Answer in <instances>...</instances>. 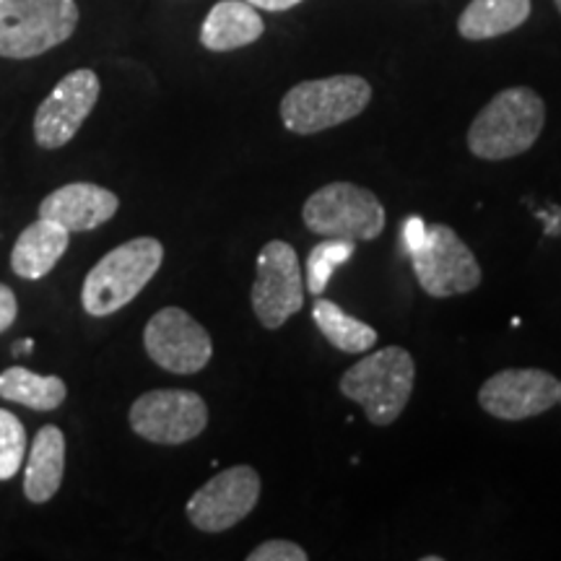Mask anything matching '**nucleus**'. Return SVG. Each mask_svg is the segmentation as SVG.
<instances>
[{"label":"nucleus","instance_id":"obj_28","mask_svg":"<svg viewBox=\"0 0 561 561\" xmlns=\"http://www.w3.org/2000/svg\"><path fill=\"white\" fill-rule=\"evenodd\" d=\"M559 405H561V382H559Z\"/></svg>","mask_w":561,"mask_h":561},{"label":"nucleus","instance_id":"obj_27","mask_svg":"<svg viewBox=\"0 0 561 561\" xmlns=\"http://www.w3.org/2000/svg\"><path fill=\"white\" fill-rule=\"evenodd\" d=\"M553 3H557V9H559V13H561V0H553Z\"/></svg>","mask_w":561,"mask_h":561},{"label":"nucleus","instance_id":"obj_2","mask_svg":"<svg viewBox=\"0 0 561 561\" xmlns=\"http://www.w3.org/2000/svg\"><path fill=\"white\" fill-rule=\"evenodd\" d=\"M164 261V244L153 237L136 240L110 250L83 280L81 301L91 318H107L123 310L149 286Z\"/></svg>","mask_w":561,"mask_h":561},{"label":"nucleus","instance_id":"obj_19","mask_svg":"<svg viewBox=\"0 0 561 561\" xmlns=\"http://www.w3.org/2000/svg\"><path fill=\"white\" fill-rule=\"evenodd\" d=\"M68 396L60 377H42L24 367H9L0 375V398L26 405L32 411H55Z\"/></svg>","mask_w":561,"mask_h":561},{"label":"nucleus","instance_id":"obj_11","mask_svg":"<svg viewBox=\"0 0 561 561\" xmlns=\"http://www.w3.org/2000/svg\"><path fill=\"white\" fill-rule=\"evenodd\" d=\"M261 476L252 466H234L203 483L187 502V520L203 533H224L242 523L261 500Z\"/></svg>","mask_w":561,"mask_h":561},{"label":"nucleus","instance_id":"obj_18","mask_svg":"<svg viewBox=\"0 0 561 561\" xmlns=\"http://www.w3.org/2000/svg\"><path fill=\"white\" fill-rule=\"evenodd\" d=\"M530 9V0H471L458 19V34L471 42L502 37L523 26Z\"/></svg>","mask_w":561,"mask_h":561},{"label":"nucleus","instance_id":"obj_26","mask_svg":"<svg viewBox=\"0 0 561 561\" xmlns=\"http://www.w3.org/2000/svg\"><path fill=\"white\" fill-rule=\"evenodd\" d=\"M250 5H255L257 11H273V13H278V11H289V9H294V5H299L301 0H248Z\"/></svg>","mask_w":561,"mask_h":561},{"label":"nucleus","instance_id":"obj_8","mask_svg":"<svg viewBox=\"0 0 561 561\" xmlns=\"http://www.w3.org/2000/svg\"><path fill=\"white\" fill-rule=\"evenodd\" d=\"M252 310L263 328L278 331L291 314L305 305V278H301L297 250L284 240H271L257 255L255 284H252Z\"/></svg>","mask_w":561,"mask_h":561},{"label":"nucleus","instance_id":"obj_13","mask_svg":"<svg viewBox=\"0 0 561 561\" xmlns=\"http://www.w3.org/2000/svg\"><path fill=\"white\" fill-rule=\"evenodd\" d=\"M559 382L546 369H502L481 385L479 403L494 419L525 421L559 405Z\"/></svg>","mask_w":561,"mask_h":561},{"label":"nucleus","instance_id":"obj_17","mask_svg":"<svg viewBox=\"0 0 561 561\" xmlns=\"http://www.w3.org/2000/svg\"><path fill=\"white\" fill-rule=\"evenodd\" d=\"M66 473V437L55 424L42 426L30 450L24 471V494L34 504L50 502Z\"/></svg>","mask_w":561,"mask_h":561},{"label":"nucleus","instance_id":"obj_3","mask_svg":"<svg viewBox=\"0 0 561 561\" xmlns=\"http://www.w3.org/2000/svg\"><path fill=\"white\" fill-rule=\"evenodd\" d=\"M416 362L401 346H388L364 356L341 377V392L359 403L371 426H390L411 401Z\"/></svg>","mask_w":561,"mask_h":561},{"label":"nucleus","instance_id":"obj_23","mask_svg":"<svg viewBox=\"0 0 561 561\" xmlns=\"http://www.w3.org/2000/svg\"><path fill=\"white\" fill-rule=\"evenodd\" d=\"M307 551L294 541H265L248 553V561H307Z\"/></svg>","mask_w":561,"mask_h":561},{"label":"nucleus","instance_id":"obj_6","mask_svg":"<svg viewBox=\"0 0 561 561\" xmlns=\"http://www.w3.org/2000/svg\"><path fill=\"white\" fill-rule=\"evenodd\" d=\"M301 219L322 240L371 242L385 229V206L367 187L354 182H331L307 198Z\"/></svg>","mask_w":561,"mask_h":561},{"label":"nucleus","instance_id":"obj_21","mask_svg":"<svg viewBox=\"0 0 561 561\" xmlns=\"http://www.w3.org/2000/svg\"><path fill=\"white\" fill-rule=\"evenodd\" d=\"M356 242L351 240H325L314 244L310 257H307V289L314 297H322V291L328 289V280H331L333 271L351 261L354 255Z\"/></svg>","mask_w":561,"mask_h":561},{"label":"nucleus","instance_id":"obj_10","mask_svg":"<svg viewBox=\"0 0 561 561\" xmlns=\"http://www.w3.org/2000/svg\"><path fill=\"white\" fill-rule=\"evenodd\" d=\"M144 346L153 364L174 375H195L214 356L206 328L180 307H164L146 322Z\"/></svg>","mask_w":561,"mask_h":561},{"label":"nucleus","instance_id":"obj_9","mask_svg":"<svg viewBox=\"0 0 561 561\" xmlns=\"http://www.w3.org/2000/svg\"><path fill=\"white\" fill-rule=\"evenodd\" d=\"M130 426L153 445H185L208 426V405L193 390H151L130 405Z\"/></svg>","mask_w":561,"mask_h":561},{"label":"nucleus","instance_id":"obj_24","mask_svg":"<svg viewBox=\"0 0 561 561\" xmlns=\"http://www.w3.org/2000/svg\"><path fill=\"white\" fill-rule=\"evenodd\" d=\"M16 314H19L16 294H13L5 284H0V333L9 331L13 322H16Z\"/></svg>","mask_w":561,"mask_h":561},{"label":"nucleus","instance_id":"obj_16","mask_svg":"<svg viewBox=\"0 0 561 561\" xmlns=\"http://www.w3.org/2000/svg\"><path fill=\"white\" fill-rule=\"evenodd\" d=\"M70 242V231L58 221L39 219L19 234L11 252V268L19 278L39 280L50 273Z\"/></svg>","mask_w":561,"mask_h":561},{"label":"nucleus","instance_id":"obj_22","mask_svg":"<svg viewBox=\"0 0 561 561\" xmlns=\"http://www.w3.org/2000/svg\"><path fill=\"white\" fill-rule=\"evenodd\" d=\"M26 455L24 424L11 411L0 409V481H9L19 473Z\"/></svg>","mask_w":561,"mask_h":561},{"label":"nucleus","instance_id":"obj_7","mask_svg":"<svg viewBox=\"0 0 561 561\" xmlns=\"http://www.w3.org/2000/svg\"><path fill=\"white\" fill-rule=\"evenodd\" d=\"M409 252L421 289L434 299L473 291L483 278L471 248L445 224L426 227L424 240Z\"/></svg>","mask_w":561,"mask_h":561},{"label":"nucleus","instance_id":"obj_15","mask_svg":"<svg viewBox=\"0 0 561 561\" xmlns=\"http://www.w3.org/2000/svg\"><path fill=\"white\" fill-rule=\"evenodd\" d=\"M265 24L248 0H219L201 26V45L210 53H231L263 37Z\"/></svg>","mask_w":561,"mask_h":561},{"label":"nucleus","instance_id":"obj_4","mask_svg":"<svg viewBox=\"0 0 561 561\" xmlns=\"http://www.w3.org/2000/svg\"><path fill=\"white\" fill-rule=\"evenodd\" d=\"M371 102L367 79L354 73L301 81L280 100V121L297 136H314L359 117Z\"/></svg>","mask_w":561,"mask_h":561},{"label":"nucleus","instance_id":"obj_14","mask_svg":"<svg viewBox=\"0 0 561 561\" xmlns=\"http://www.w3.org/2000/svg\"><path fill=\"white\" fill-rule=\"evenodd\" d=\"M121 208V198L91 182H70L39 203L42 219L58 221L68 231H91L107 224Z\"/></svg>","mask_w":561,"mask_h":561},{"label":"nucleus","instance_id":"obj_5","mask_svg":"<svg viewBox=\"0 0 561 561\" xmlns=\"http://www.w3.org/2000/svg\"><path fill=\"white\" fill-rule=\"evenodd\" d=\"M79 26L76 0H0V58L26 60L50 53Z\"/></svg>","mask_w":561,"mask_h":561},{"label":"nucleus","instance_id":"obj_1","mask_svg":"<svg viewBox=\"0 0 561 561\" xmlns=\"http://www.w3.org/2000/svg\"><path fill=\"white\" fill-rule=\"evenodd\" d=\"M546 125V102L528 87H510L483 107L468 128V149L486 161L515 159L536 146Z\"/></svg>","mask_w":561,"mask_h":561},{"label":"nucleus","instance_id":"obj_20","mask_svg":"<svg viewBox=\"0 0 561 561\" xmlns=\"http://www.w3.org/2000/svg\"><path fill=\"white\" fill-rule=\"evenodd\" d=\"M314 310L312 318L318 322V331L325 335L328 343L335 346L343 354H364L377 343V331L369 328L367 322L359 318H351L348 312H343L339 305L331 299L314 297Z\"/></svg>","mask_w":561,"mask_h":561},{"label":"nucleus","instance_id":"obj_25","mask_svg":"<svg viewBox=\"0 0 561 561\" xmlns=\"http://www.w3.org/2000/svg\"><path fill=\"white\" fill-rule=\"evenodd\" d=\"M424 221H421L419 216H411V221L405 224V244H409V250H413L421 240H424Z\"/></svg>","mask_w":561,"mask_h":561},{"label":"nucleus","instance_id":"obj_12","mask_svg":"<svg viewBox=\"0 0 561 561\" xmlns=\"http://www.w3.org/2000/svg\"><path fill=\"white\" fill-rule=\"evenodd\" d=\"M100 76L89 68H79L62 76L58 87L50 91L34 115V140L42 149H62L73 140L81 125L100 100Z\"/></svg>","mask_w":561,"mask_h":561}]
</instances>
